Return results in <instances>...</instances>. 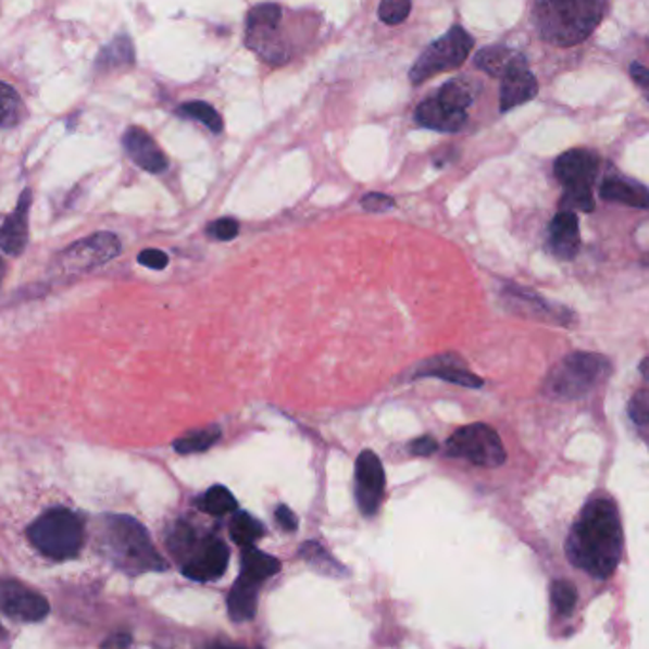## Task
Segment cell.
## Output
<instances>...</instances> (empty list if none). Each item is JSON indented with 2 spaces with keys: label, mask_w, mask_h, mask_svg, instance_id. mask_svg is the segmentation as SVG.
I'll use <instances>...</instances> for the list:
<instances>
[{
  "label": "cell",
  "mask_w": 649,
  "mask_h": 649,
  "mask_svg": "<svg viewBox=\"0 0 649 649\" xmlns=\"http://www.w3.org/2000/svg\"><path fill=\"white\" fill-rule=\"evenodd\" d=\"M623 526L612 498H595L583 508L566 539L570 564L595 579H608L620 566Z\"/></svg>",
  "instance_id": "cell-1"
},
{
  "label": "cell",
  "mask_w": 649,
  "mask_h": 649,
  "mask_svg": "<svg viewBox=\"0 0 649 649\" xmlns=\"http://www.w3.org/2000/svg\"><path fill=\"white\" fill-rule=\"evenodd\" d=\"M608 0H536L534 25L547 45H582L602 23Z\"/></svg>",
  "instance_id": "cell-2"
},
{
  "label": "cell",
  "mask_w": 649,
  "mask_h": 649,
  "mask_svg": "<svg viewBox=\"0 0 649 649\" xmlns=\"http://www.w3.org/2000/svg\"><path fill=\"white\" fill-rule=\"evenodd\" d=\"M105 551L127 574L165 570V562L150 541L141 523L127 515L107 516Z\"/></svg>",
  "instance_id": "cell-3"
},
{
  "label": "cell",
  "mask_w": 649,
  "mask_h": 649,
  "mask_svg": "<svg viewBox=\"0 0 649 649\" xmlns=\"http://www.w3.org/2000/svg\"><path fill=\"white\" fill-rule=\"evenodd\" d=\"M27 536L48 559H73L83 549L84 523L71 509H48L30 524Z\"/></svg>",
  "instance_id": "cell-4"
},
{
  "label": "cell",
  "mask_w": 649,
  "mask_h": 649,
  "mask_svg": "<svg viewBox=\"0 0 649 649\" xmlns=\"http://www.w3.org/2000/svg\"><path fill=\"white\" fill-rule=\"evenodd\" d=\"M610 363L597 353L575 351L560 361L552 371L547 386L560 399L574 401L590 394L597 384L604 380Z\"/></svg>",
  "instance_id": "cell-5"
},
{
  "label": "cell",
  "mask_w": 649,
  "mask_h": 649,
  "mask_svg": "<svg viewBox=\"0 0 649 649\" xmlns=\"http://www.w3.org/2000/svg\"><path fill=\"white\" fill-rule=\"evenodd\" d=\"M122 253V241L112 232H96L65 247L53 261L60 276H83L91 270L105 266Z\"/></svg>",
  "instance_id": "cell-6"
},
{
  "label": "cell",
  "mask_w": 649,
  "mask_h": 649,
  "mask_svg": "<svg viewBox=\"0 0 649 649\" xmlns=\"http://www.w3.org/2000/svg\"><path fill=\"white\" fill-rule=\"evenodd\" d=\"M471 50H473V38L470 33L455 25L445 37L427 46L424 53L420 55V60L411 68V83H426L432 76L462 67Z\"/></svg>",
  "instance_id": "cell-7"
},
{
  "label": "cell",
  "mask_w": 649,
  "mask_h": 649,
  "mask_svg": "<svg viewBox=\"0 0 649 649\" xmlns=\"http://www.w3.org/2000/svg\"><path fill=\"white\" fill-rule=\"evenodd\" d=\"M445 452L450 458H463L480 467H500L508 458L500 435L486 424L460 427L448 439Z\"/></svg>",
  "instance_id": "cell-8"
},
{
  "label": "cell",
  "mask_w": 649,
  "mask_h": 649,
  "mask_svg": "<svg viewBox=\"0 0 649 649\" xmlns=\"http://www.w3.org/2000/svg\"><path fill=\"white\" fill-rule=\"evenodd\" d=\"M279 22H282V8L272 2L259 4L247 14V46L270 63H282L287 60L284 45H279V38H277Z\"/></svg>",
  "instance_id": "cell-9"
},
{
  "label": "cell",
  "mask_w": 649,
  "mask_h": 649,
  "mask_svg": "<svg viewBox=\"0 0 649 649\" xmlns=\"http://www.w3.org/2000/svg\"><path fill=\"white\" fill-rule=\"evenodd\" d=\"M384 490H386V475H384L380 458L371 450L361 452L355 463V498H358L359 509L366 516L374 515L378 511L384 500Z\"/></svg>",
  "instance_id": "cell-10"
},
{
  "label": "cell",
  "mask_w": 649,
  "mask_h": 649,
  "mask_svg": "<svg viewBox=\"0 0 649 649\" xmlns=\"http://www.w3.org/2000/svg\"><path fill=\"white\" fill-rule=\"evenodd\" d=\"M598 157L587 149H572L554 162V175L564 192H592L597 179Z\"/></svg>",
  "instance_id": "cell-11"
},
{
  "label": "cell",
  "mask_w": 649,
  "mask_h": 649,
  "mask_svg": "<svg viewBox=\"0 0 649 649\" xmlns=\"http://www.w3.org/2000/svg\"><path fill=\"white\" fill-rule=\"evenodd\" d=\"M0 610L7 613L8 617L37 623L50 613V606L48 600L35 590L22 583L7 579L0 582Z\"/></svg>",
  "instance_id": "cell-12"
},
{
  "label": "cell",
  "mask_w": 649,
  "mask_h": 649,
  "mask_svg": "<svg viewBox=\"0 0 649 649\" xmlns=\"http://www.w3.org/2000/svg\"><path fill=\"white\" fill-rule=\"evenodd\" d=\"M33 205V190L23 188L14 210L0 224V249L10 257H22L29 246V213Z\"/></svg>",
  "instance_id": "cell-13"
},
{
  "label": "cell",
  "mask_w": 649,
  "mask_h": 649,
  "mask_svg": "<svg viewBox=\"0 0 649 649\" xmlns=\"http://www.w3.org/2000/svg\"><path fill=\"white\" fill-rule=\"evenodd\" d=\"M230 551L221 539H208L200 551L187 560L183 572L195 582H213L219 579L228 567Z\"/></svg>",
  "instance_id": "cell-14"
},
{
  "label": "cell",
  "mask_w": 649,
  "mask_h": 649,
  "mask_svg": "<svg viewBox=\"0 0 649 649\" xmlns=\"http://www.w3.org/2000/svg\"><path fill=\"white\" fill-rule=\"evenodd\" d=\"M122 142H124L127 157L132 158L135 164L139 165L145 172L162 173L167 170L170 162H167L164 150L158 147V142L152 139V135L145 132L142 127H127L126 134L122 137Z\"/></svg>",
  "instance_id": "cell-15"
},
{
  "label": "cell",
  "mask_w": 649,
  "mask_h": 649,
  "mask_svg": "<svg viewBox=\"0 0 649 649\" xmlns=\"http://www.w3.org/2000/svg\"><path fill=\"white\" fill-rule=\"evenodd\" d=\"M538 96V80L532 75L528 63L523 61L509 71L501 78L500 109L501 112L511 111L515 107L524 105Z\"/></svg>",
  "instance_id": "cell-16"
},
{
  "label": "cell",
  "mask_w": 649,
  "mask_h": 649,
  "mask_svg": "<svg viewBox=\"0 0 649 649\" xmlns=\"http://www.w3.org/2000/svg\"><path fill=\"white\" fill-rule=\"evenodd\" d=\"M549 246L560 261H572L582 246L579 219L574 211H559L549 226Z\"/></svg>",
  "instance_id": "cell-17"
},
{
  "label": "cell",
  "mask_w": 649,
  "mask_h": 649,
  "mask_svg": "<svg viewBox=\"0 0 649 649\" xmlns=\"http://www.w3.org/2000/svg\"><path fill=\"white\" fill-rule=\"evenodd\" d=\"M416 376H433L440 380L452 382L463 388H480L483 386V378L471 373L470 369L463 365L462 359L452 353L427 361L426 365L420 366L416 371Z\"/></svg>",
  "instance_id": "cell-18"
},
{
  "label": "cell",
  "mask_w": 649,
  "mask_h": 649,
  "mask_svg": "<svg viewBox=\"0 0 649 649\" xmlns=\"http://www.w3.org/2000/svg\"><path fill=\"white\" fill-rule=\"evenodd\" d=\"M414 118H416L420 126L437 129V132H447V134H454V132H460L465 126L467 112L452 111V109L442 105L439 99L432 98L426 99L416 109Z\"/></svg>",
  "instance_id": "cell-19"
},
{
  "label": "cell",
  "mask_w": 649,
  "mask_h": 649,
  "mask_svg": "<svg viewBox=\"0 0 649 649\" xmlns=\"http://www.w3.org/2000/svg\"><path fill=\"white\" fill-rule=\"evenodd\" d=\"M506 297L513 300L516 308L528 310L534 317H539V320H549V322L562 323V325L572 322L570 312H566L564 308L551 307L547 300L539 299L536 292L526 291V289L511 285L506 291Z\"/></svg>",
  "instance_id": "cell-20"
},
{
  "label": "cell",
  "mask_w": 649,
  "mask_h": 649,
  "mask_svg": "<svg viewBox=\"0 0 649 649\" xmlns=\"http://www.w3.org/2000/svg\"><path fill=\"white\" fill-rule=\"evenodd\" d=\"M600 196L608 202L649 210V190L635 180L620 179V177L604 180V185L600 188Z\"/></svg>",
  "instance_id": "cell-21"
},
{
  "label": "cell",
  "mask_w": 649,
  "mask_h": 649,
  "mask_svg": "<svg viewBox=\"0 0 649 649\" xmlns=\"http://www.w3.org/2000/svg\"><path fill=\"white\" fill-rule=\"evenodd\" d=\"M257 589H259V583L239 575L238 582L234 583L228 595V615L232 621L244 623V621L253 620L257 612Z\"/></svg>",
  "instance_id": "cell-22"
},
{
  "label": "cell",
  "mask_w": 649,
  "mask_h": 649,
  "mask_svg": "<svg viewBox=\"0 0 649 649\" xmlns=\"http://www.w3.org/2000/svg\"><path fill=\"white\" fill-rule=\"evenodd\" d=\"M523 53L515 52L506 46H490V48H483L475 58V65L480 71H485L486 75L496 76V78H503L508 75L511 68L523 63Z\"/></svg>",
  "instance_id": "cell-23"
},
{
  "label": "cell",
  "mask_w": 649,
  "mask_h": 649,
  "mask_svg": "<svg viewBox=\"0 0 649 649\" xmlns=\"http://www.w3.org/2000/svg\"><path fill=\"white\" fill-rule=\"evenodd\" d=\"M282 570L279 560L270 557L266 552L257 551L253 547H249L244 552L241 559V575L251 579V582L259 583L266 582L272 575H276Z\"/></svg>",
  "instance_id": "cell-24"
},
{
  "label": "cell",
  "mask_w": 649,
  "mask_h": 649,
  "mask_svg": "<svg viewBox=\"0 0 649 649\" xmlns=\"http://www.w3.org/2000/svg\"><path fill=\"white\" fill-rule=\"evenodd\" d=\"M135 60L134 45L126 35H120L114 38L111 45H107L96 61V67L99 71H111V68H118L122 65H132Z\"/></svg>",
  "instance_id": "cell-25"
},
{
  "label": "cell",
  "mask_w": 649,
  "mask_h": 649,
  "mask_svg": "<svg viewBox=\"0 0 649 649\" xmlns=\"http://www.w3.org/2000/svg\"><path fill=\"white\" fill-rule=\"evenodd\" d=\"M219 439H221V429L219 427H203V429H195V432H188L187 435L179 437L173 442V448L179 454H198V452L210 450Z\"/></svg>",
  "instance_id": "cell-26"
},
{
  "label": "cell",
  "mask_w": 649,
  "mask_h": 649,
  "mask_svg": "<svg viewBox=\"0 0 649 649\" xmlns=\"http://www.w3.org/2000/svg\"><path fill=\"white\" fill-rule=\"evenodd\" d=\"M25 105L17 90L10 84L0 83V127H15L25 118Z\"/></svg>",
  "instance_id": "cell-27"
},
{
  "label": "cell",
  "mask_w": 649,
  "mask_h": 649,
  "mask_svg": "<svg viewBox=\"0 0 649 649\" xmlns=\"http://www.w3.org/2000/svg\"><path fill=\"white\" fill-rule=\"evenodd\" d=\"M262 534H264L262 524L246 511H239L238 515H234L232 519L230 536L239 547H244V549L253 547L262 538Z\"/></svg>",
  "instance_id": "cell-28"
},
{
  "label": "cell",
  "mask_w": 649,
  "mask_h": 649,
  "mask_svg": "<svg viewBox=\"0 0 649 649\" xmlns=\"http://www.w3.org/2000/svg\"><path fill=\"white\" fill-rule=\"evenodd\" d=\"M435 98L452 111L467 112L475 96H473L470 84L463 83V80H450L440 88Z\"/></svg>",
  "instance_id": "cell-29"
},
{
  "label": "cell",
  "mask_w": 649,
  "mask_h": 649,
  "mask_svg": "<svg viewBox=\"0 0 649 649\" xmlns=\"http://www.w3.org/2000/svg\"><path fill=\"white\" fill-rule=\"evenodd\" d=\"M177 114L183 118L198 120L200 124L210 127L213 134H221L223 132V118L221 114L213 109V107L203 103V101H190L177 109Z\"/></svg>",
  "instance_id": "cell-30"
},
{
  "label": "cell",
  "mask_w": 649,
  "mask_h": 649,
  "mask_svg": "<svg viewBox=\"0 0 649 649\" xmlns=\"http://www.w3.org/2000/svg\"><path fill=\"white\" fill-rule=\"evenodd\" d=\"M236 508H238V501L232 496L230 490L224 488V486H213L203 496L202 509L210 515H228L232 511H236Z\"/></svg>",
  "instance_id": "cell-31"
},
{
  "label": "cell",
  "mask_w": 649,
  "mask_h": 649,
  "mask_svg": "<svg viewBox=\"0 0 649 649\" xmlns=\"http://www.w3.org/2000/svg\"><path fill=\"white\" fill-rule=\"evenodd\" d=\"M551 602L560 617H570L577 604V590L572 583L557 579L551 585Z\"/></svg>",
  "instance_id": "cell-32"
},
{
  "label": "cell",
  "mask_w": 649,
  "mask_h": 649,
  "mask_svg": "<svg viewBox=\"0 0 649 649\" xmlns=\"http://www.w3.org/2000/svg\"><path fill=\"white\" fill-rule=\"evenodd\" d=\"M411 0H382L378 15L388 25H399L411 14Z\"/></svg>",
  "instance_id": "cell-33"
},
{
  "label": "cell",
  "mask_w": 649,
  "mask_h": 649,
  "mask_svg": "<svg viewBox=\"0 0 649 649\" xmlns=\"http://www.w3.org/2000/svg\"><path fill=\"white\" fill-rule=\"evenodd\" d=\"M628 416L636 426H649V389H638L628 401Z\"/></svg>",
  "instance_id": "cell-34"
},
{
  "label": "cell",
  "mask_w": 649,
  "mask_h": 649,
  "mask_svg": "<svg viewBox=\"0 0 649 649\" xmlns=\"http://www.w3.org/2000/svg\"><path fill=\"white\" fill-rule=\"evenodd\" d=\"M239 224L236 219H219L215 223L208 226V234L211 238L219 239V241H228L238 236Z\"/></svg>",
  "instance_id": "cell-35"
},
{
  "label": "cell",
  "mask_w": 649,
  "mask_h": 649,
  "mask_svg": "<svg viewBox=\"0 0 649 649\" xmlns=\"http://www.w3.org/2000/svg\"><path fill=\"white\" fill-rule=\"evenodd\" d=\"M139 264H142L145 269L150 270H164L170 264V257L160 251V249H145L142 253L137 257Z\"/></svg>",
  "instance_id": "cell-36"
},
{
  "label": "cell",
  "mask_w": 649,
  "mask_h": 649,
  "mask_svg": "<svg viewBox=\"0 0 649 649\" xmlns=\"http://www.w3.org/2000/svg\"><path fill=\"white\" fill-rule=\"evenodd\" d=\"M363 208L366 211H373V213H384V211H389L394 208V198H389L386 195H378V192H373V195H366L363 198Z\"/></svg>",
  "instance_id": "cell-37"
},
{
  "label": "cell",
  "mask_w": 649,
  "mask_h": 649,
  "mask_svg": "<svg viewBox=\"0 0 649 649\" xmlns=\"http://www.w3.org/2000/svg\"><path fill=\"white\" fill-rule=\"evenodd\" d=\"M437 440L429 437V435H424V437H420V439L412 440L411 442V452L414 455H422V458H426V455H432L437 452Z\"/></svg>",
  "instance_id": "cell-38"
},
{
  "label": "cell",
  "mask_w": 649,
  "mask_h": 649,
  "mask_svg": "<svg viewBox=\"0 0 649 649\" xmlns=\"http://www.w3.org/2000/svg\"><path fill=\"white\" fill-rule=\"evenodd\" d=\"M276 521L285 532H295L299 528V521L287 506H279L276 509Z\"/></svg>",
  "instance_id": "cell-39"
},
{
  "label": "cell",
  "mask_w": 649,
  "mask_h": 649,
  "mask_svg": "<svg viewBox=\"0 0 649 649\" xmlns=\"http://www.w3.org/2000/svg\"><path fill=\"white\" fill-rule=\"evenodd\" d=\"M631 76H633L635 84L640 86V90L644 91V96L649 101V68L644 67L640 63H633L631 65Z\"/></svg>",
  "instance_id": "cell-40"
},
{
  "label": "cell",
  "mask_w": 649,
  "mask_h": 649,
  "mask_svg": "<svg viewBox=\"0 0 649 649\" xmlns=\"http://www.w3.org/2000/svg\"><path fill=\"white\" fill-rule=\"evenodd\" d=\"M640 374H642L644 380L649 382V355L644 358L642 363H640Z\"/></svg>",
  "instance_id": "cell-41"
},
{
  "label": "cell",
  "mask_w": 649,
  "mask_h": 649,
  "mask_svg": "<svg viewBox=\"0 0 649 649\" xmlns=\"http://www.w3.org/2000/svg\"><path fill=\"white\" fill-rule=\"evenodd\" d=\"M4 276H7V262H4V259L0 257V284H2Z\"/></svg>",
  "instance_id": "cell-42"
},
{
  "label": "cell",
  "mask_w": 649,
  "mask_h": 649,
  "mask_svg": "<svg viewBox=\"0 0 649 649\" xmlns=\"http://www.w3.org/2000/svg\"><path fill=\"white\" fill-rule=\"evenodd\" d=\"M644 264H646V266H649V254L648 257H646V259H644Z\"/></svg>",
  "instance_id": "cell-43"
}]
</instances>
